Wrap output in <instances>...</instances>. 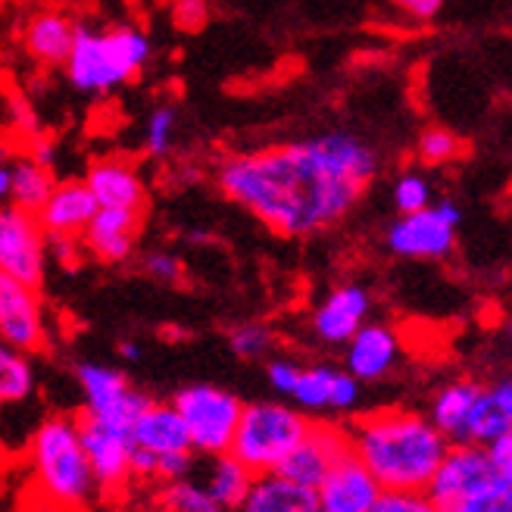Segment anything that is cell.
<instances>
[{"mask_svg": "<svg viewBox=\"0 0 512 512\" xmlns=\"http://www.w3.org/2000/svg\"><path fill=\"white\" fill-rule=\"evenodd\" d=\"M350 453L372 472L381 491H425L450 441L409 406H384L347 425Z\"/></svg>", "mask_w": 512, "mask_h": 512, "instance_id": "7a4b0ae2", "label": "cell"}, {"mask_svg": "<svg viewBox=\"0 0 512 512\" xmlns=\"http://www.w3.org/2000/svg\"><path fill=\"white\" fill-rule=\"evenodd\" d=\"M310 416L288 400H253L244 403L241 419L232 438V453L238 463H244L253 475L278 472L288 453L300 444V438L310 428Z\"/></svg>", "mask_w": 512, "mask_h": 512, "instance_id": "52a82bcc", "label": "cell"}, {"mask_svg": "<svg viewBox=\"0 0 512 512\" xmlns=\"http://www.w3.org/2000/svg\"><path fill=\"white\" fill-rule=\"evenodd\" d=\"M400 335L384 322H366L356 335L344 344V369L360 381H384L400 363Z\"/></svg>", "mask_w": 512, "mask_h": 512, "instance_id": "ac0fdd59", "label": "cell"}, {"mask_svg": "<svg viewBox=\"0 0 512 512\" xmlns=\"http://www.w3.org/2000/svg\"><path fill=\"white\" fill-rule=\"evenodd\" d=\"M94 213H97V200L85 182H57L50 197L44 200V207L35 213V219L41 225V232L47 235V241H54V238L79 241Z\"/></svg>", "mask_w": 512, "mask_h": 512, "instance_id": "44dd1931", "label": "cell"}, {"mask_svg": "<svg viewBox=\"0 0 512 512\" xmlns=\"http://www.w3.org/2000/svg\"><path fill=\"white\" fill-rule=\"evenodd\" d=\"M488 391H491L494 403L503 409V416L512 422V375H506V378H500V381L488 384Z\"/></svg>", "mask_w": 512, "mask_h": 512, "instance_id": "f35d334b", "label": "cell"}, {"mask_svg": "<svg viewBox=\"0 0 512 512\" xmlns=\"http://www.w3.org/2000/svg\"><path fill=\"white\" fill-rule=\"evenodd\" d=\"M363 400V384L356 381L347 369L338 366H300L288 403H294L300 413L310 419L325 416H350Z\"/></svg>", "mask_w": 512, "mask_h": 512, "instance_id": "5bb4252c", "label": "cell"}, {"mask_svg": "<svg viewBox=\"0 0 512 512\" xmlns=\"http://www.w3.org/2000/svg\"><path fill=\"white\" fill-rule=\"evenodd\" d=\"M0 341L29 356L50 347V319L41 288L25 285L4 272H0Z\"/></svg>", "mask_w": 512, "mask_h": 512, "instance_id": "4fadbf2b", "label": "cell"}, {"mask_svg": "<svg viewBox=\"0 0 512 512\" xmlns=\"http://www.w3.org/2000/svg\"><path fill=\"white\" fill-rule=\"evenodd\" d=\"M369 512H438L428 491H381Z\"/></svg>", "mask_w": 512, "mask_h": 512, "instance_id": "d590c367", "label": "cell"}, {"mask_svg": "<svg viewBox=\"0 0 512 512\" xmlns=\"http://www.w3.org/2000/svg\"><path fill=\"white\" fill-rule=\"evenodd\" d=\"M297 372H300V363L288 360V356H269V363H266V381L281 400H288Z\"/></svg>", "mask_w": 512, "mask_h": 512, "instance_id": "8d00e7d4", "label": "cell"}, {"mask_svg": "<svg viewBox=\"0 0 512 512\" xmlns=\"http://www.w3.org/2000/svg\"><path fill=\"white\" fill-rule=\"evenodd\" d=\"M54 169L38 166L35 160H16L13 163V191H10V203L25 213H38L44 207V200L54 191Z\"/></svg>", "mask_w": 512, "mask_h": 512, "instance_id": "4316f807", "label": "cell"}, {"mask_svg": "<svg viewBox=\"0 0 512 512\" xmlns=\"http://www.w3.org/2000/svg\"><path fill=\"white\" fill-rule=\"evenodd\" d=\"M378 494H381L378 481L353 453L338 459L316 488L319 509L325 512H369Z\"/></svg>", "mask_w": 512, "mask_h": 512, "instance_id": "ffe728a7", "label": "cell"}, {"mask_svg": "<svg viewBox=\"0 0 512 512\" xmlns=\"http://www.w3.org/2000/svg\"><path fill=\"white\" fill-rule=\"evenodd\" d=\"M491 456L506 475H512V431H506L497 444H491Z\"/></svg>", "mask_w": 512, "mask_h": 512, "instance_id": "ab89813d", "label": "cell"}, {"mask_svg": "<svg viewBox=\"0 0 512 512\" xmlns=\"http://www.w3.org/2000/svg\"><path fill=\"white\" fill-rule=\"evenodd\" d=\"M319 512H325V509H319Z\"/></svg>", "mask_w": 512, "mask_h": 512, "instance_id": "7dc6e473", "label": "cell"}, {"mask_svg": "<svg viewBox=\"0 0 512 512\" xmlns=\"http://www.w3.org/2000/svg\"><path fill=\"white\" fill-rule=\"evenodd\" d=\"M369 313H372V294L363 285H356V281H347V285L331 288L322 297V303L313 310L310 328L316 341L328 347H344L369 322Z\"/></svg>", "mask_w": 512, "mask_h": 512, "instance_id": "e0dca14e", "label": "cell"}, {"mask_svg": "<svg viewBox=\"0 0 512 512\" xmlns=\"http://www.w3.org/2000/svg\"><path fill=\"white\" fill-rule=\"evenodd\" d=\"M128 438H132V475L138 484L160 488L194 472L197 453L191 450L188 431L172 403L150 400L128 428Z\"/></svg>", "mask_w": 512, "mask_h": 512, "instance_id": "8992f818", "label": "cell"}, {"mask_svg": "<svg viewBox=\"0 0 512 512\" xmlns=\"http://www.w3.org/2000/svg\"><path fill=\"white\" fill-rule=\"evenodd\" d=\"M169 19L182 35H200L210 25V0H169Z\"/></svg>", "mask_w": 512, "mask_h": 512, "instance_id": "836d02e7", "label": "cell"}, {"mask_svg": "<svg viewBox=\"0 0 512 512\" xmlns=\"http://www.w3.org/2000/svg\"><path fill=\"white\" fill-rule=\"evenodd\" d=\"M29 160H35L38 166H47V169H54V144L50 141H35L32 150H29Z\"/></svg>", "mask_w": 512, "mask_h": 512, "instance_id": "60d3db41", "label": "cell"}, {"mask_svg": "<svg viewBox=\"0 0 512 512\" xmlns=\"http://www.w3.org/2000/svg\"><path fill=\"white\" fill-rule=\"evenodd\" d=\"M378 175V150L356 132H322L222 160L219 191L281 238L338 225Z\"/></svg>", "mask_w": 512, "mask_h": 512, "instance_id": "6da1fadb", "label": "cell"}, {"mask_svg": "<svg viewBox=\"0 0 512 512\" xmlns=\"http://www.w3.org/2000/svg\"><path fill=\"white\" fill-rule=\"evenodd\" d=\"M438 512H512V475L491 456V447L450 444L428 481Z\"/></svg>", "mask_w": 512, "mask_h": 512, "instance_id": "5b68a950", "label": "cell"}, {"mask_svg": "<svg viewBox=\"0 0 512 512\" xmlns=\"http://www.w3.org/2000/svg\"><path fill=\"white\" fill-rule=\"evenodd\" d=\"M484 391V384L475 378H456L447 381L444 388H438V394L428 403V419L434 422L444 438L450 444H466V431H469V419L475 413V403Z\"/></svg>", "mask_w": 512, "mask_h": 512, "instance_id": "603a6c76", "label": "cell"}, {"mask_svg": "<svg viewBox=\"0 0 512 512\" xmlns=\"http://www.w3.org/2000/svg\"><path fill=\"white\" fill-rule=\"evenodd\" d=\"M350 453V438L347 425L328 422V419H313L300 444L288 453L285 463L278 466V472L303 484V488H319L322 478L331 472V466Z\"/></svg>", "mask_w": 512, "mask_h": 512, "instance_id": "9a60e30c", "label": "cell"}, {"mask_svg": "<svg viewBox=\"0 0 512 512\" xmlns=\"http://www.w3.org/2000/svg\"><path fill=\"white\" fill-rule=\"evenodd\" d=\"M75 381H79L82 400H85L82 413L97 422L116 425L122 431L132 428L138 413L153 400L150 394L135 388L122 369H113L104 363H79L75 366Z\"/></svg>", "mask_w": 512, "mask_h": 512, "instance_id": "30bf717a", "label": "cell"}, {"mask_svg": "<svg viewBox=\"0 0 512 512\" xmlns=\"http://www.w3.org/2000/svg\"><path fill=\"white\" fill-rule=\"evenodd\" d=\"M463 222V210L453 200H441L419 213H406L388 225L384 244L403 260H444L456 244V225Z\"/></svg>", "mask_w": 512, "mask_h": 512, "instance_id": "9c48e42d", "label": "cell"}, {"mask_svg": "<svg viewBox=\"0 0 512 512\" xmlns=\"http://www.w3.org/2000/svg\"><path fill=\"white\" fill-rule=\"evenodd\" d=\"M35 488L47 506L60 512H85L100 500L75 416H47L29 441Z\"/></svg>", "mask_w": 512, "mask_h": 512, "instance_id": "3957f363", "label": "cell"}, {"mask_svg": "<svg viewBox=\"0 0 512 512\" xmlns=\"http://www.w3.org/2000/svg\"><path fill=\"white\" fill-rule=\"evenodd\" d=\"M228 347L238 356V360L256 363L266 360L275 347V331L266 322H241L228 328Z\"/></svg>", "mask_w": 512, "mask_h": 512, "instance_id": "f546056e", "label": "cell"}, {"mask_svg": "<svg viewBox=\"0 0 512 512\" xmlns=\"http://www.w3.org/2000/svg\"><path fill=\"white\" fill-rule=\"evenodd\" d=\"M153 57V44L138 25H113L97 32L91 25L75 29V41L66 57V79L82 94H110L135 82Z\"/></svg>", "mask_w": 512, "mask_h": 512, "instance_id": "277c9868", "label": "cell"}, {"mask_svg": "<svg viewBox=\"0 0 512 512\" xmlns=\"http://www.w3.org/2000/svg\"><path fill=\"white\" fill-rule=\"evenodd\" d=\"M175 125H178V107L160 104L153 107L144 122V150L150 157H166L175 141Z\"/></svg>", "mask_w": 512, "mask_h": 512, "instance_id": "4dcf8cb0", "label": "cell"}, {"mask_svg": "<svg viewBox=\"0 0 512 512\" xmlns=\"http://www.w3.org/2000/svg\"><path fill=\"white\" fill-rule=\"evenodd\" d=\"M463 141H459L450 128H425L419 135V144H416V153L419 160L428 163V166H441V163H450L456 160L459 153H463Z\"/></svg>", "mask_w": 512, "mask_h": 512, "instance_id": "1f68e13d", "label": "cell"}, {"mask_svg": "<svg viewBox=\"0 0 512 512\" xmlns=\"http://www.w3.org/2000/svg\"><path fill=\"white\" fill-rule=\"evenodd\" d=\"M391 4L403 13H409L413 19H434L441 13L444 0H391Z\"/></svg>", "mask_w": 512, "mask_h": 512, "instance_id": "74e56055", "label": "cell"}, {"mask_svg": "<svg viewBox=\"0 0 512 512\" xmlns=\"http://www.w3.org/2000/svg\"><path fill=\"white\" fill-rule=\"evenodd\" d=\"M75 29H79V22L72 13L57 7L38 10L25 22L22 47L38 66H63L75 41Z\"/></svg>", "mask_w": 512, "mask_h": 512, "instance_id": "7402d4cb", "label": "cell"}, {"mask_svg": "<svg viewBox=\"0 0 512 512\" xmlns=\"http://www.w3.org/2000/svg\"><path fill=\"white\" fill-rule=\"evenodd\" d=\"M132 512H169V509H163L157 500H150V503H144V506H138V509H132Z\"/></svg>", "mask_w": 512, "mask_h": 512, "instance_id": "ee69618b", "label": "cell"}, {"mask_svg": "<svg viewBox=\"0 0 512 512\" xmlns=\"http://www.w3.org/2000/svg\"><path fill=\"white\" fill-rule=\"evenodd\" d=\"M394 203H397L400 216L419 213V210L431 207V185L425 182L422 175L406 172V175L397 178V185H394Z\"/></svg>", "mask_w": 512, "mask_h": 512, "instance_id": "e575fe53", "label": "cell"}, {"mask_svg": "<svg viewBox=\"0 0 512 512\" xmlns=\"http://www.w3.org/2000/svg\"><path fill=\"white\" fill-rule=\"evenodd\" d=\"M10 191H13V163L0 160V207L10 203Z\"/></svg>", "mask_w": 512, "mask_h": 512, "instance_id": "7bdbcfd3", "label": "cell"}, {"mask_svg": "<svg viewBox=\"0 0 512 512\" xmlns=\"http://www.w3.org/2000/svg\"><path fill=\"white\" fill-rule=\"evenodd\" d=\"M82 182L94 194L97 207L147 210V188L138 166L128 157H97Z\"/></svg>", "mask_w": 512, "mask_h": 512, "instance_id": "d6986e66", "label": "cell"}, {"mask_svg": "<svg viewBox=\"0 0 512 512\" xmlns=\"http://www.w3.org/2000/svg\"><path fill=\"white\" fill-rule=\"evenodd\" d=\"M141 269L147 278H153L157 285H182L185 281V263H182V256L172 253V250H150L144 253V260H141Z\"/></svg>", "mask_w": 512, "mask_h": 512, "instance_id": "d6a6232c", "label": "cell"}, {"mask_svg": "<svg viewBox=\"0 0 512 512\" xmlns=\"http://www.w3.org/2000/svg\"><path fill=\"white\" fill-rule=\"evenodd\" d=\"M506 431H512V422L503 416V409L494 403L488 384H484V391L475 403V413L469 419V431H466V444H478V447H491L497 444Z\"/></svg>", "mask_w": 512, "mask_h": 512, "instance_id": "f1b7e54d", "label": "cell"}, {"mask_svg": "<svg viewBox=\"0 0 512 512\" xmlns=\"http://www.w3.org/2000/svg\"><path fill=\"white\" fill-rule=\"evenodd\" d=\"M116 350L122 356V363H141V356H144V350H141V344L135 338H122Z\"/></svg>", "mask_w": 512, "mask_h": 512, "instance_id": "b9f144b4", "label": "cell"}, {"mask_svg": "<svg viewBox=\"0 0 512 512\" xmlns=\"http://www.w3.org/2000/svg\"><path fill=\"white\" fill-rule=\"evenodd\" d=\"M79 422V441L85 447L91 475L97 481L100 500H119L128 494V484H135L132 475V438L128 431L97 422L85 413L75 416Z\"/></svg>", "mask_w": 512, "mask_h": 512, "instance_id": "8fae6325", "label": "cell"}, {"mask_svg": "<svg viewBox=\"0 0 512 512\" xmlns=\"http://www.w3.org/2000/svg\"><path fill=\"white\" fill-rule=\"evenodd\" d=\"M50 247L35 213H25L13 203L0 207V272L41 288L47 275Z\"/></svg>", "mask_w": 512, "mask_h": 512, "instance_id": "7c38bea8", "label": "cell"}, {"mask_svg": "<svg viewBox=\"0 0 512 512\" xmlns=\"http://www.w3.org/2000/svg\"><path fill=\"white\" fill-rule=\"evenodd\" d=\"M153 500H157L169 512H225L213 500V494L203 488V481L194 472L185 475V478L160 484V488L153 491Z\"/></svg>", "mask_w": 512, "mask_h": 512, "instance_id": "83f0119b", "label": "cell"}, {"mask_svg": "<svg viewBox=\"0 0 512 512\" xmlns=\"http://www.w3.org/2000/svg\"><path fill=\"white\" fill-rule=\"evenodd\" d=\"M153 4H160V7H169V0H153Z\"/></svg>", "mask_w": 512, "mask_h": 512, "instance_id": "f6af8a7d", "label": "cell"}, {"mask_svg": "<svg viewBox=\"0 0 512 512\" xmlns=\"http://www.w3.org/2000/svg\"><path fill=\"white\" fill-rule=\"evenodd\" d=\"M197 475V472H194ZM203 481V488H207L213 494V500L225 509V512H235L247 491H250V484H253V472L238 463V459L232 453H219V456H207V472L197 475Z\"/></svg>", "mask_w": 512, "mask_h": 512, "instance_id": "d4e9b609", "label": "cell"}, {"mask_svg": "<svg viewBox=\"0 0 512 512\" xmlns=\"http://www.w3.org/2000/svg\"><path fill=\"white\" fill-rule=\"evenodd\" d=\"M235 512H319V497L281 472H263L253 475L250 491Z\"/></svg>", "mask_w": 512, "mask_h": 512, "instance_id": "cb8c5ba5", "label": "cell"}, {"mask_svg": "<svg viewBox=\"0 0 512 512\" xmlns=\"http://www.w3.org/2000/svg\"><path fill=\"white\" fill-rule=\"evenodd\" d=\"M147 210H116V207H97L91 222L82 232V250L91 260L104 266L128 263L138 250V238L144 228Z\"/></svg>", "mask_w": 512, "mask_h": 512, "instance_id": "2e32d148", "label": "cell"}, {"mask_svg": "<svg viewBox=\"0 0 512 512\" xmlns=\"http://www.w3.org/2000/svg\"><path fill=\"white\" fill-rule=\"evenodd\" d=\"M509 197H512V182H509Z\"/></svg>", "mask_w": 512, "mask_h": 512, "instance_id": "bcb514c9", "label": "cell"}, {"mask_svg": "<svg viewBox=\"0 0 512 512\" xmlns=\"http://www.w3.org/2000/svg\"><path fill=\"white\" fill-rule=\"evenodd\" d=\"M38 388V369L29 353L0 341V406L25 403Z\"/></svg>", "mask_w": 512, "mask_h": 512, "instance_id": "484cf974", "label": "cell"}, {"mask_svg": "<svg viewBox=\"0 0 512 512\" xmlns=\"http://www.w3.org/2000/svg\"><path fill=\"white\" fill-rule=\"evenodd\" d=\"M169 403L175 406L178 419H182L191 450L197 456L207 459V456L228 453L244 409V403L232 391L219 388V384L197 381L178 388Z\"/></svg>", "mask_w": 512, "mask_h": 512, "instance_id": "ba28073f", "label": "cell"}]
</instances>
